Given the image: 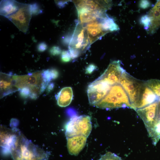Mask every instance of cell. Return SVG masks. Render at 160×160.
Masks as SVG:
<instances>
[{
    "label": "cell",
    "instance_id": "2e32d148",
    "mask_svg": "<svg viewBox=\"0 0 160 160\" xmlns=\"http://www.w3.org/2000/svg\"><path fill=\"white\" fill-rule=\"evenodd\" d=\"M88 137L79 135L66 138L67 147L69 153L77 156L85 147Z\"/></svg>",
    "mask_w": 160,
    "mask_h": 160
},
{
    "label": "cell",
    "instance_id": "7402d4cb",
    "mask_svg": "<svg viewBox=\"0 0 160 160\" xmlns=\"http://www.w3.org/2000/svg\"><path fill=\"white\" fill-rule=\"evenodd\" d=\"M145 81L146 85L159 98L160 97V80L151 79Z\"/></svg>",
    "mask_w": 160,
    "mask_h": 160
},
{
    "label": "cell",
    "instance_id": "d6986e66",
    "mask_svg": "<svg viewBox=\"0 0 160 160\" xmlns=\"http://www.w3.org/2000/svg\"><path fill=\"white\" fill-rule=\"evenodd\" d=\"M56 99L58 105L61 107H65L71 103L73 98L72 88L66 87L62 88L57 95Z\"/></svg>",
    "mask_w": 160,
    "mask_h": 160
},
{
    "label": "cell",
    "instance_id": "4dcf8cb0",
    "mask_svg": "<svg viewBox=\"0 0 160 160\" xmlns=\"http://www.w3.org/2000/svg\"><path fill=\"white\" fill-rule=\"evenodd\" d=\"M37 48L38 51L42 52L44 51L47 49V46L45 42H41L38 45Z\"/></svg>",
    "mask_w": 160,
    "mask_h": 160
},
{
    "label": "cell",
    "instance_id": "8fae6325",
    "mask_svg": "<svg viewBox=\"0 0 160 160\" xmlns=\"http://www.w3.org/2000/svg\"><path fill=\"white\" fill-rule=\"evenodd\" d=\"M143 17L147 26L146 29L147 32L154 33L160 26V0L157 1L148 13Z\"/></svg>",
    "mask_w": 160,
    "mask_h": 160
},
{
    "label": "cell",
    "instance_id": "d4e9b609",
    "mask_svg": "<svg viewBox=\"0 0 160 160\" xmlns=\"http://www.w3.org/2000/svg\"><path fill=\"white\" fill-rule=\"evenodd\" d=\"M42 76L43 81L49 84L52 80L49 69L44 70L42 72Z\"/></svg>",
    "mask_w": 160,
    "mask_h": 160
},
{
    "label": "cell",
    "instance_id": "cb8c5ba5",
    "mask_svg": "<svg viewBox=\"0 0 160 160\" xmlns=\"http://www.w3.org/2000/svg\"><path fill=\"white\" fill-rule=\"evenodd\" d=\"M30 9L33 15H37L41 14L42 11L38 4L34 3L30 4Z\"/></svg>",
    "mask_w": 160,
    "mask_h": 160
},
{
    "label": "cell",
    "instance_id": "f1b7e54d",
    "mask_svg": "<svg viewBox=\"0 0 160 160\" xmlns=\"http://www.w3.org/2000/svg\"><path fill=\"white\" fill-rule=\"evenodd\" d=\"M68 51L71 59H73L77 58L81 54L79 50L73 48H69Z\"/></svg>",
    "mask_w": 160,
    "mask_h": 160
},
{
    "label": "cell",
    "instance_id": "5bb4252c",
    "mask_svg": "<svg viewBox=\"0 0 160 160\" xmlns=\"http://www.w3.org/2000/svg\"><path fill=\"white\" fill-rule=\"evenodd\" d=\"M78 21L83 25L88 24L100 19L106 14L102 11H92L85 8L77 9Z\"/></svg>",
    "mask_w": 160,
    "mask_h": 160
},
{
    "label": "cell",
    "instance_id": "d6a6232c",
    "mask_svg": "<svg viewBox=\"0 0 160 160\" xmlns=\"http://www.w3.org/2000/svg\"><path fill=\"white\" fill-rule=\"evenodd\" d=\"M150 5V3L148 1L146 0L141 1L139 3V6L140 7L143 9L147 8Z\"/></svg>",
    "mask_w": 160,
    "mask_h": 160
},
{
    "label": "cell",
    "instance_id": "ba28073f",
    "mask_svg": "<svg viewBox=\"0 0 160 160\" xmlns=\"http://www.w3.org/2000/svg\"><path fill=\"white\" fill-rule=\"evenodd\" d=\"M69 48H75L81 52H84L90 45L88 33L85 27L79 24L73 32L69 34Z\"/></svg>",
    "mask_w": 160,
    "mask_h": 160
},
{
    "label": "cell",
    "instance_id": "6da1fadb",
    "mask_svg": "<svg viewBox=\"0 0 160 160\" xmlns=\"http://www.w3.org/2000/svg\"><path fill=\"white\" fill-rule=\"evenodd\" d=\"M10 153L13 160H48L49 155L33 144L19 130Z\"/></svg>",
    "mask_w": 160,
    "mask_h": 160
},
{
    "label": "cell",
    "instance_id": "f546056e",
    "mask_svg": "<svg viewBox=\"0 0 160 160\" xmlns=\"http://www.w3.org/2000/svg\"><path fill=\"white\" fill-rule=\"evenodd\" d=\"M97 68V66L94 64H90L86 68L85 70L86 73L90 74L93 73Z\"/></svg>",
    "mask_w": 160,
    "mask_h": 160
},
{
    "label": "cell",
    "instance_id": "8992f818",
    "mask_svg": "<svg viewBox=\"0 0 160 160\" xmlns=\"http://www.w3.org/2000/svg\"><path fill=\"white\" fill-rule=\"evenodd\" d=\"M15 86L19 91L24 87L29 88L31 90L30 95L38 97L40 94V89L43 81L42 72L40 71L29 73L23 75H12Z\"/></svg>",
    "mask_w": 160,
    "mask_h": 160
},
{
    "label": "cell",
    "instance_id": "52a82bcc",
    "mask_svg": "<svg viewBox=\"0 0 160 160\" xmlns=\"http://www.w3.org/2000/svg\"><path fill=\"white\" fill-rule=\"evenodd\" d=\"M32 15L30 4L21 3L18 10L7 18L19 30L26 34L28 31Z\"/></svg>",
    "mask_w": 160,
    "mask_h": 160
},
{
    "label": "cell",
    "instance_id": "83f0119b",
    "mask_svg": "<svg viewBox=\"0 0 160 160\" xmlns=\"http://www.w3.org/2000/svg\"><path fill=\"white\" fill-rule=\"evenodd\" d=\"M49 52L51 55L57 56L60 54L62 52L60 48L58 46H53L49 50Z\"/></svg>",
    "mask_w": 160,
    "mask_h": 160
},
{
    "label": "cell",
    "instance_id": "603a6c76",
    "mask_svg": "<svg viewBox=\"0 0 160 160\" xmlns=\"http://www.w3.org/2000/svg\"><path fill=\"white\" fill-rule=\"evenodd\" d=\"M98 160H123L121 158L115 154L108 152L102 155Z\"/></svg>",
    "mask_w": 160,
    "mask_h": 160
},
{
    "label": "cell",
    "instance_id": "e0dca14e",
    "mask_svg": "<svg viewBox=\"0 0 160 160\" xmlns=\"http://www.w3.org/2000/svg\"><path fill=\"white\" fill-rule=\"evenodd\" d=\"M0 96L2 98L13 93L19 91L15 86L14 81L12 75L1 72L0 73Z\"/></svg>",
    "mask_w": 160,
    "mask_h": 160
},
{
    "label": "cell",
    "instance_id": "7a4b0ae2",
    "mask_svg": "<svg viewBox=\"0 0 160 160\" xmlns=\"http://www.w3.org/2000/svg\"><path fill=\"white\" fill-rule=\"evenodd\" d=\"M140 117L153 144L156 145L160 139V99L143 108Z\"/></svg>",
    "mask_w": 160,
    "mask_h": 160
},
{
    "label": "cell",
    "instance_id": "1f68e13d",
    "mask_svg": "<svg viewBox=\"0 0 160 160\" xmlns=\"http://www.w3.org/2000/svg\"><path fill=\"white\" fill-rule=\"evenodd\" d=\"M50 69L52 79H57L59 75L58 71L56 69L52 68Z\"/></svg>",
    "mask_w": 160,
    "mask_h": 160
},
{
    "label": "cell",
    "instance_id": "44dd1931",
    "mask_svg": "<svg viewBox=\"0 0 160 160\" xmlns=\"http://www.w3.org/2000/svg\"><path fill=\"white\" fill-rule=\"evenodd\" d=\"M100 20L103 29L108 32L116 31L119 29L118 25L113 19L107 14L100 19Z\"/></svg>",
    "mask_w": 160,
    "mask_h": 160
},
{
    "label": "cell",
    "instance_id": "5b68a950",
    "mask_svg": "<svg viewBox=\"0 0 160 160\" xmlns=\"http://www.w3.org/2000/svg\"><path fill=\"white\" fill-rule=\"evenodd\" d=\"M92 127L91 118L89 116H74L66 125V137L67 138L83 135L88 137L91 132Z\"/></svg>",
    "mask_w": 160,
    "mask_h": 160
},
{
    "label": "cell",
    "instance_id": "277c9868",
    "mask_svg": "<svg viewBox=\"0 0 160 160\" xmlns=\"http://www.w3.org/2000/svg\"><path fill=\"white\" fill-rule=\"evenodd\" d=\"M119 84L127 93L132 109L136 111L146 85L145 81L137 79L125 71L121 76Z\"/></svg>",
    "mask_w": 160,
    "mask_h": 160
},
{
    "label": "cell",
    "instance_id": "4316f807",
    "mask_svg": "<svg viewBox=\"0 0 160 160\" xmlns=\"http://www.w3.org/2000/svg\"><path fill=\"white\" fill-rule=\"evenodd\" d=\"M20 96L23 98L29 97L31 93L30 89L28 87H24L19 90Z\"/></svg>",
    "mask_w": 160,
    "mask_h": 160
},
{
    "label": "cell",
    "instance_id": "836d02e7",
    "mask_svg": "<svg viewBox=\"0 0 160 160\" xmlns=\"http://www.w3.org/2000/svg\"><path fill=\"white\" fill-rule=\"evenodd\" d=\"M55 84L53 82H50L47 87L46 91L47 93L51 92L54 89Z\"/></svg>",
    "mask_w": 160,
    "mask_h": 160
},
{
    "label": "cell",
    "instance_id": "7c38bea8",
    "mask_svg": "<svg viewBox=\"0 0 160 160\" xmlns=\"http://www.w3.org/2000/svg\"><path fill=\"white\" fill-rule=\"evenodd\" d=\"M19 130L16 128L9 129L1 126L0 145L5 155L9 154L14 143Z\"/></svg>",
    "mask_w": 160,
    "mask_h": 160
},
{
    "label": "cell",
    "instance_id": "3957f363",
    "mask_svg": "<svg viewBox=\"0 0 160 160\" xmlns=\"http://www.w3.org/2000/svg\"><path fill=\"white\" fill-rule=\"evenodd\" d=\"M94 106L107 110L126 107L132 109L128 95L119 83L111 86L106 95Z\"/></svg>",
    "mask_w": 160,
    "mask_h": 160
},
{
    "label": "cell",
    "instance_id": "d590c367",
    "mask_svg": "<svg viewBox=\"0 0 160 160\" xmlns=\"http://www.w3.org/2000/svg\"><path fill=\"white\" fill-rule=\"evenodd\" d=\"M159 99H160V97L159 98Z\"/></svg>",
    "mask_w": 160,
    "mask_h": 160
},
{
    "label": "cell",
    "instance_id": "ffe728a7",
    "mask_svg": "<svg viewBox=\"0 0 160 160\" xmlns=\"http://www.w3.org/2000/svg\"><path fill=\"white\" fill-rule=\"evenodd\" d=\"M159 99L146 85L141 95L137 110L155 102L158 100Z\"/></svg>",
    "mask_w": 160,
    "mask_h": 160
},
{
    "label": "cell",
    "instance_id": "9a60e30c",
    "mask_svg": "<svg viewBox=\"0 0 160 160\" xmlns=\"http://www.w3.org/2000/svg\"><path fill=\"white\" fill-rule=\"evenodd\" d=\"M85 27L88 33L90 44L108 33L103 29L100 20H97L87 24Z\"/></svg>",
    "mask_w": 160,
    "mask_h": 160
},
{
    "label": "cell",
    "instance_id": "4fadbf2b",
    "mask_svg": "<svg viewBox=\"0 0 160 160\" xmlns=\"http://www.w3.org/2000/svg\"><path fill=\"white\" fill-rule=\"evenodd\" d=\"M76 9L85 8L92 11H105L110 8L109 1L77 0L73 1Z\"/></svg>",
    "mask_w": 160,
    "mask_h": 160
},
{
    "label": "cell",
    "instance_id": "30bf717a",
    "mask_svg": "<svg viewBox=\"0 0 160 160\" xmlns=\"http://www.w3.org/2000/svg\"><path fill=\"white\" fill-rule=\"evenodd\" d=\"M121 61L119 60L112 61L97 79L111 86L119 83L121 76L125 71L121 66Z\"/></svg>",
    "mask_w": 160,
    "mask_h": 160
},
{
    "label": "cell",
    "instance_id": "484cf974",
    "mask_svg": "<svg viewBox=\"0 0 160 160\" xmlns=\"http://www.w3.org/2000/svg\"><path fill=\"white\" fill-rule=\"evenodd\" d=\"M71 57L68 51L64 50L61 53V59L64 63H67L71 60Z\"/></svg>",
    "mask_w": 160,
    "mask_h": 160
},
{
    "label": "cell",
    "instance_id": "ac0fdd59",
    "mask_svg": "<svg viewBox=\"0 0 160 160\" xmlns=\"http://www.w3.org/2000/svg\"><path fill=\"white\" fill-rule=\"evenodd\" d=\"M21 3L15 0H1L0 2V15L7 18L15 12Z\"/></svg>",
    "mask_w": 160,
    "mask_h": 160
},
{
    "label": "cell",
    "instance_id": "9c48e42d",
    "mask_svg": "<svg viewBox=\"0 0 160 160\" xmlns=\"http://www.w3.org/2000/svg\"><path fill=\"white\" fill-rule=\"evenodd\" d=\"M111 86L97 79L88 86L87 94L89 103L94 105L107 94Z\"/></svg>",
    "mask_w": 160,
    "mask_h": 160
},
{
    "label": "cell",
    "instance_id": "e575fe53",
    "mask_svg": "<svg viewBox=\"0 0 160 160\" xmlns=\"http://www.w3.org/2000/svg\"><path fill=\"white\" fill-rule=\"evenodd\" d=\"M56 4L60 7H63L65 6L67 1H55Z\"/></svg>",
    "mask_w": 160,
    "mask_h": 160
}]
</instances>
